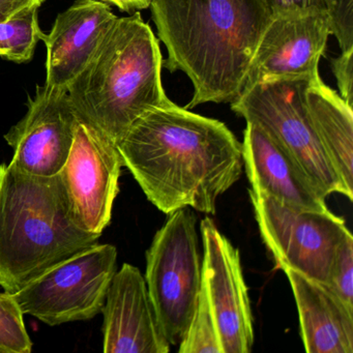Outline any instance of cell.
<instances>
[{
	"mask_svg": "<svg viewBox=\"0 0 353 353\" xmlns=\"http://www.w3.org/2000/svg\"><path fill=\"white\" fill-rule=\"evenodd\" d=\"M150 10L166 47L163 67L193 86L185 108L235 100L270 19L261 0H154Z\"/></svg>",
	"mask_w": 353,
	"mask_h": 353,
	"instance_id": "cell-2",
	"label": "cell"
},
{
	"mask_svg": "<svg viewBox=\"0 0 353 353\" xmlns=\"http://www.w3.org/2000/svg\"><path fill=\"white\" fill-rule=\"evenodd\" d=\"M163 63L158 38L141 14L117 17L67 92L78 114L117 145L140 117L170 101Z\"/></svg>",
	"mask_w": 353,
	"mask_h": 353,
	"instance_id": "cell-4",
	"label": "cell"
},
{
	"mask_svg": "<svg viewBox=\"0 0 353 353\" xmlns=\"http://www.w3.org/2000/svg\"><path fill=\"white\" fill-rule=\"evenodd\" d=\"M72 210L61 174L38 176L0 165V286L15 293L98 243Z\"/></svg>",
	"mask_w": 353,
	"mask_h": 353,
	"instance_id": "cell-3",
	"label": "cell"
},
{
	"mask_svg": "<svg viewBox=\"0 0 353 353\" xmlns=\"http://www.w3.org/2000/svg\"><path fill=\"white\" fill-rule=\"evenodd\" d=\"M103 351L168 353L154 305L139 268L123 263L115 272L103 305Z\"/></svg>",
	"mask_w": 353,
	"mask_h": 353,
	"instance_id": "cell-13",
	"label": "cell"
},
{
	"mask_svg": "<svg viewBox=\"0 0 353 353\" xmlns=\"http://www.w3.org/2000/svg\"><path fill=\"white\" fill-rule=\"evenodd\" d=\"M332 34L341 51L353 48V0H326Z\"/></svg>",
	"mask_w": 353,
	"mask_h": 353,
	"instance_id": "cell-22",
	"label": "cell"
},
{
	"mask_svg": "<svg viewBox=\"0 0 353 353\" xmlns=\"http://www.w3.org/2000/svg\"><path fill=\"white\" fill-rule=\"evenodd\" d=\"M270 17L295 9H322L327 11L326 0H261Z\"/></svg>",
	"mask_w": 353,
	"mask_h": 353,
	"instance_id": "cell-24",
	"label": "cell"
},
{
	"mask_svg": "<svg viewBox=\"0 0 353 353\" xmlns=\"http://www.w3.org/2000/svg\"><path fill=\"white\" fill-rule=\"evenodd\" d=\"M243 165L254 191L291 208L328 212L325 198L294 159L255 123L243 131Z\"/></svg>",
	"mask_w": 353,
	"mask_h": 353,
	"instance_id": "cell-15",
	"label": "cell"
},
{
	"mask_svg": "<svg viewBox=\"0 0 353 353\" xmlns=\"http://www.w3.org/2000/svg\"><path fill=\"white\" fill-rule=\"evenodd\" d=\"M148 199L166 214L183 208L216 214L241 179L243 148L222 121L167 104L140 117L117 144Z\"/></svg>",
	"mask_w": 353,
	"mask_h": 353,
	"instance_id": "cell-1",
	"label": "cell"
},
{
	"mask_svg": "<svg viewBox=\"0 0 353 353\" xmlns=\"http://www.w3.org/2000/svg\"><path fill=\"white\" fill-rule=\"evenodd\" d=\"M200 233L204 250L202 286L222 353H250L254 345L253 315L239 249L208 216L200 223Z\"/></svg>",
	"mask_w": 353,
	"mask_h": 353,
	"instance_id": "cell-11",
	"label": "cell"
},
{
	"mask_svg": "<svg viewBox=\"0 0 353 353\" xmlns=\"http://www.w3.org/2000/svg\"><path fill=\"white\" fill-rule=\"evenodd\" d=\"M262 241L281 270H293L326 284L336 250L351 234L341 216L291 208L250 189Z\"/></svg>",
	"mask_w": 353,
	"mask_h": 353,
	"instance_id": "cell-8",
	"label": "cell"
},
{
	"mask_svg": "<svg viewBox=\"0 0 353 353\" xmlns=\"http://www.w3.org/2000/svg\"><path fill=\"white\" fill-rule=\"evenodd\" d=\"M179 353H222L214 315L201 283L197 307L185 338L179 343Z\"/></svg>",
	"mask_w": 353,
	"mask_h": 353,
	"instance_id": "cell-19",
	"label": "cell"
},
{
	"mask_svg": "<svg viewBox=\"0 0 353 353\" xmlns=\"http://www.w3.org/2000/svg\"><path fill=\"white\" fill-rule=\"evenodd\" d=\"M311 81L303 78L260 80L241 90L230 103L231 110L261 128L284 148L324 198L339 193L352 200L310 119L305 94Z\"/></svg>",
	"mask_w": 353,
	"mask_h": 353,
	"instance_id": "cell-5",
	"label": "cell"
},
{
	"mask_svg": "<svg viewBox=\"0 0 353 353\" xmlns=\"http://www.w3.org/2000/svg\"><path fill=\"white\" fill-rule=\"evenodd\" d=\"M299 310L307 353H353V311L321 283L284 270Z\"/></svg>",
	"mask_w": 353,
	"mask_h": 353,
	"instance_id": "cell-16",
	"label": "cell"
},
{
	"mask_svg": "<svg viewBox=\"0 0 353 353\" xmlns=\"http://www.w3.org/2000/svg\"><path fill=\"white\" fill-rule=\"evenodd\" d=\"M305 106L318 139L349 193L353 195V107L321 77L312 80Z\"/></svg>",
	"mask_w": 353,
	"mask_h": 353,
	"instance_id": "cell-17",
	"label": "cell"
},
{
	"mask_svg": "<svg viewBox=\"0 0 353 353\" xmlns=\"http://www.w3.org/2000/svg\"><path fill=\"white\" fill-rule=\"evenodd\" d=\"M117 16L100 0H76L59 14L49 34L45 85L67 90L85 69Z\"/></svg>",
	"mask_w": 353,
	"mask_h": 353,
	"instance_id": "cell-14",
	"label": "cell"
},
{
	"mask_svg": "<svg viewBox=\"0 0 353 353\" xmlns=\"http://www.w3.org/2000/svg\"><path fill=\"white\" fill-rule=\"evenodd\" d=\"M325 285L353 311V237L349 234L339 245Z\"/></svg>",
	"mask_w": 353,
	"mask_h": 353,
	"instance_id": "cell-21",
	"label": "cell"
},
{
	"mask_svg": "<svg viewBox=\"0 0 353 353\" xmlns=\"http://www.w3.org/2000/svg\"><path fill=\"white\" fill-rule=\"evenodd\" d=\"M43 34L39 26L38 10L0 20V57L17 63L30 61Z\"/></svg>",
	"mask_w": 353,
	"mask_h": 353,
	"instance_id": "cell-18",
	"label": "cell"
},
{
	"mask_svg": "<svg viewBox=\"0 0 353 353\" xmlns=\"http://www.w3.org/2000/svg\"><path fill=\"white\" fill-rule=\"evenodd\" d=\"M107 5H113L121 12L135 13L142 10L150 9L154 0H100Z\"/></svg>",
	"mask_w": 353,
	"mask_h": 353,
	"instance_id": "cell-26",
	"label": "cell"
},
{
	"mask_svg": "<svg viewBox=\"0 0 353 353\" xmlns=\"http://www.w3.org/2000/svg\"><path fill=\"white\" fill-rule=\"evenodd\" d=\"M330 36L326 10L295 9L272 16L258 41L243 88L264 79H317Z\"/></svg>",
	"mask_w": 353,
	"mask_h": 353,
	"instance_id": "cell-10",
	"label": "cell"
},
{
	"mask_svg": "<svg viewBox=\"0 0 353 353\" xmlns=\"http://www.w3.org/2000/svg\"><path fill=\"white\" fill-rule=\"evenodd\" d=\"M121 167L117 144L79 115L69 157L59 174L84 230L102 235L110 224Z\"/></svg>",
	"mask_w": 353,
	"mask_h": 353,
	"instance_id": "cell-9",
	"label": "cell"
},
{
	"mask_svg": "<svg viewBox=\"0 0 353 353\" xmlns=\"http://www.w3.org/2000/svg\"><path fill=\"white\" fill-rule=\"evenodd\" d=\"M114 245H92L13 293L22 312L50 326L92 319L102 312L117 272Z\"/></svg>",
	"mask_w": 353,
	"mask_h": 353,
	"instance_id": "cell-7",
	"label": "cell"
},
{
	"mask_svg": "<svg viewBox=\"0 0 353 353\" xmlns=\"http://www.w3.org/2000/svg\"><path fill=\"white\" fill-rule=\"evenodd\" d=\"M196 218L188 208L169 214L146 252L145 282L167 342L179 345L197 307L202 283Z\"/></svg>",
	"mask_w": 353,
	"mask_h": 353,
	"instance_id": "cell-6",
	"label": "cell"
},
{
	"mask_svg": "<svg viewBox=\"0 0 353 353\" xmlns=\"http://www.w3.org/2000/svg\"><path fill=\"white\" fill-rule=\"evenodd\" d=\"M78 121L67 90L37 86L34 96L28 97V112L5 135L14 150L11 162L30 174H59L69 157Z\"/></svg>",
	"mask_w": 353,
	"mask_h": 353,
	"instance_id": "cell-12",
	"label": "cell"
},
{
	"mask_svg": "<svg viewBox=\"0 0 353 353\" xmlns=\"http://www.w3.org/2000/svg\"><path fill=\"white\" fill-rule=\"evenodd\" d=\"M330 68L336 78L339 94L353 107V48L341 51V54L330 59Z\"/></svg>",
	"mask_w": 353,
	"mask_h": 353,
	"instance_id": "cell-23",
	"label": "cell"
},
{
	"mask_svg": "<svg viewBox=\"0 0 353 353\" xmlns=\"http://www.w3.org/2000/svg\"><path fill=\"white\" fill-rule=\"evenodd\" d=\"M32 345L13 293L0 291V353H30Z\"/></svg>",
	"mask_w": 353,
	"mask_h": 353,
	"instance_id": "cell-20",
	"label": "cell"
},
{
	"mask_svg": "<svg viewBox=\"0 0 353 353\" xmlns=\"http://www.w3.org/2000/svg\"><path fill=\"white\" fill-rule=\"evenodd\" d=\"M45 0H0V20L10 19L36 11Z\"/></svg>",
	"mask_w": 353,
	"mask_h": 353,
	"instance_id": "cell-25",
	"label": "cell"
}]
</instances>
